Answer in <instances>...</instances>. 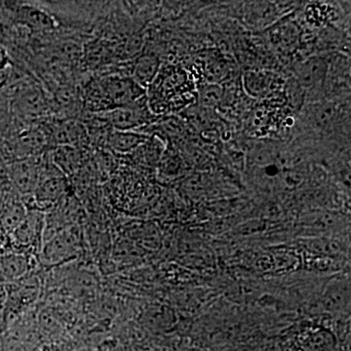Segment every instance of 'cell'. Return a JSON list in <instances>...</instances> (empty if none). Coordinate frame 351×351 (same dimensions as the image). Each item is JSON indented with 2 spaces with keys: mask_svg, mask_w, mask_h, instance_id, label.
Returning <instances> with one entry per match:
<instances>
[{
  "mask_svg": "<svg viewBox=\"0 0 351 351\" xmlns=\"http://www.w3.org/2000/svg\"><path fill=\"white\" fill-rule=\"evenodd\" d=\"M269 39L276 50L289 52L294 49L299 41V29L294 23H284L271 32Z\"/></svg>",
  "mask_w": 351,
  "mask_h": 351,
  "instance_id": "cell-11",
  "label": "cell"
},
{
  "mask_svg": "<svg viewBox=\"0 0 351 351\" xmlns=\"http://www.w3.org/2000/svg\"><path fill=\"white\" fill-rule=\"evenodd\" d=\"M98 82L110 110L132 105L145 97V88L138 84L131 76L108 75Z\"/></svg>",
  "mask_w": 351,
  "mask_h": 351,
  "instance_id": "cell-2",
  "label": "cell"
},
{
  "mask_svg": "<svg viewBox=\"0 0 351 351\" xmlns=\"http://www.w3.org/2000/svg\"><path fill=\"white\" fill-rule=\"evenodd\" d=\"M27 215L22 223L11 233L13 243L18 247H34L43 239L45 219L40 210H27Z\"/></svg>",
  "mask_w": 351,
  "mask_h": 351,
  "instance_id": "cell-5",
  "label": "cell"
},
{
  "mask_svg": "<svg viewBox=\"0 0 351 351\" xmlns=\"http://www.w3.org/2000/svg\"><path fill=\"white\" fill-rule=\"evenodd\" d=\"M66 191V178L54 165L53 168H41L38 184L32 195L36 204L49 207L62 199Z\"/></svg>",
  "mask_w": 351,
  "mask_h": 351,
  "instance_id": "cell-4",
  "label": "cell"
},
{
  "mask_svg": "<svg viewBox=\"0 0 351 351\" xmlns=\"http://www.w3.org/2000/svg\"><path fill=\"white\" fill-rule=\"evenodd\" d=\"M221 97H223V91L221 88L217 85H208L203 88L200 94V100L205 107H215L221 101Z\"/></svg>",
  "mask_w": 351,
  "mask_h": 351,
  "instance_id": "cell-16",
  "label": "cell"
},
{
  "mask_svg": "<svg viewBox=\"0 0 351 351\" xmlns=\"http://www.w3.org/2000/svg\"><path fill=\"white\" fill-rule=\"evenodd\" d=\"M27 212V208L22 201L14 197L5 198L0 205V226L2 230L11 234L24 221Z\"/></svg>",
  "mask_w": 351,
  "mask_h": 351,
  "instance_id": "cell-9",
  "label": "cell"
},
{
  "mask_svg": "<svg viewBox=\"0 0 351 351\" xmlns=\"http://www.w3.org/2000/svg\"><path fill=\"white\" fill-rule=\"evenodd\" d=\"M41 165L36 161L25 159L12 164L9 170L11 182L25 195H34L40 177Z\"/></svg>",
  "mask_w": 351,
  "mask_h": 351,
  "instance_id": "cell-6",
  "label": "cell"
},
{
  "mask_svg": "<svg viewBox=\"0 0 351 351\" xmlns=\"http://www.w3.org/2000/svg\"><path fill=\"white\" fill-rule=\"evenodd\" d=\"M16 20L32 32H50L54 29V19L45 11L31 5H23L16 12Z\"/></svg>",
  "mask_w": 351,
  "mask_h": 351,
  "instance_id": "cell-7",
  "label": "cell"
},
{
  "mask_svg": "<svg viewBox=\"0 0 351 351\" xmlns=\"http://www.w3.org/2000/svg\"><path fill=\"white\" fill-rule=\"evenodd\" d=\"M82 252L80 233L73 228L58 230L50 239H46L41 247V258L46 263H57L73 260Z\"/></svg>",
  "mask_w": 351,
  "mask_h": 351,
  "instance_id": "cell-3",
  "label": "cell"
},
{
  "mask_svg": "<svg viewBox=\"0 0 351 351\" xmlns=\"http://www.w3.org/2000/svg\"><path fill=\"white\" fill-rule=\"evenodd\" d=\"M338 287H332L328 291L326 298H325V304L328 308L337 309L341 308L343 304H346L348 298H350V289L346 286L337 285Z\"/></svg>",
  "mask_w": 351,
  "mask_h": 351,
  "instance_id": "cell-15",
  "label": "cell"
},
{
  "mask_svg": "<svg viewBox=\"0 0 351 351\" xmlns=\"http://www.w3.org/2000/svg\"><path fill=\"white\" fill-rule=\"evenodd\" d=\"M265 78L261 75L260 73H247L246 80H245V84H246L247 89L253 92L254 95L260 94L263 91L265 88Z\"/></svg>",
  "mask_w": 351,
  "mask_h": 351,
  "instance_id": "cell-17",
  "label": "cell"
},
{
  "mask_svg": "<svg viewBox=\"0 0 351 351\" xmlns=\"http://www.w3.org/2000/svg\"><path fill=\"white\" fill-rule=\"evenodd\" d=\"M6 71H0V88L5 84L7 80Z\"/></svg>",
  "mask_w": 351,
  "mask_h": 351,
  "instance_id": "cell-20",
  "label": "cell"
},
{
  "mask_svg": "<svg viewBox=\"0 0 351 351\" xmlns=\"http://www.w3.org/2000/svg\"><path fill=\"white\" fill-rule=\"evenodd\" d=\"M11 64H13V62L8 50L0 45V71H6Z\"/></svg>",
  "mask_w": 351,
  "mask_h": 351,
  "instance_id": "cell-19",
  "label": "cell"
},
{
  "mask_svg": "<svg viewBox=\"0 0 351 351\" xmlns=\"http://www.w3.org/2000/svg\"><path fill=\"white\" fill-rule=\"evenodd\" d=\"M27 269V258L20 254H5L0 256V280H18Z\"/></svg>",
  "mask_w": 351,
  "mask_h": 351,
  "instance_id": "cell-12",
  "label": "cell"
},
{
  "mask_svg": "<svg viewBox=\"0 0 351 351\" xmlns=\"http://www.w3.org/2000/svg\"><path fill=\"white\" fill-rule=\"evenodd\" d=\"M328 71L326 62L320 58H311L302 63L298 69V78L302 86H318L325 80Z\"/></svg>",
  "mask_w": 351,
  "mask_h": 351,
  "instance_id": "cell-10",
  "label": "cell"
},
{
  "mask_svg": "<svg viewBox=\"0 0 351 351\" xmlns=\"http://www.w3.org/2000/svg\"><path fill=\"white\" fill-rule=\"evenodd\" d=\"M19 105L21 110L29 115L40 114L46 108L43 92L34 88L21 95Z\"/></svg>",
  "mask_w": 351,
  "mask_h": 351,
  "instance_id": "cell-14",
  "label": "cell"
},
{
  "mask_svg": "<svg viewBox=\"0 0 351 351\" xmlns=\"http://www.w3.org/2000/svg\"><path fill=\"white\" fill-rule=\"evenodd\" d=\"M334 108L329 107V106H323L315 113V122H317L318 125L321 128H325L331 123L332 117H334Z\"/></svg>",
  "mask_w": 351,
  "mask_h": 351,
  "instance_id": "cell-18",
  "label": "cell"
},
{
  "mask_svg": "<svg viewBox=\"0 0 351 351\" xmlns=\"http://www.w3.org/2000/svg\"><path fill=\"white\" fill-rule=\"evenodd\" d=\"M98 119L112 130L136 131L151 123L152 115L147 105V97H145L132 105L98 113Z\"/></svg>",
  "mask_w": 351,
  "mask_h": 351,
  "instance_id": "cell-1",
  "label": "cell"
},
{
  "mask_svg": "<svg viewBox=\"0 0 351 351\" xmlns=\"http://www.w3.org/2000/svg\"><path fill=\"white\" fill-rule=\"evenodd\" d=\"M158 71L159 60L151 55H145L136 61L131 77L145 89L156 80Z\"/></svg>",
  "mask_w": 351,
  "mask_h": 351,
  "instance_id": "cell-13",
  "label": "cell"
},
{
  "mask_svg": "<svg viewBox=\"0 0 351 351\" xmlns=\"http://www.w3.org/2000/svg\"><path fill=\"white\" fill-rule=\"evenodd\" d=\"M149 136L137 131L110 130L108 132L107 144L112 151L119 154H129L144 145Z\"/></svg>",
  "mask_w": 351,
  "mask_h": 351,
  "instance_id": "cell-8",
  "label": "cell"
}]
</instances>
